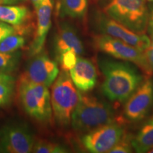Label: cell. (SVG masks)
Returning <instances> with one entry per match:
<instances>
[{
	"mask_svg": "<svg viewBox=\"0 0 153 153\" xmlns=\"http://www.w3.org/2000/svg\"><path fill=\"white\" fill-rule=\"evenodd\" d=\"M36 10L37 24L33 41L30 47L31 56L41 53L43 48L45 39L51 26V16L53 10L52 0H45Z\"/></svg>",
	"mask_w": 153,
	"mask_h": 153,
	"instance_id": "7c38bea8",
	"label": "cell"
},
{
	"mask_svg": "<svg viewBox=\"0 0 153 153\" xmlns=\"http://www.w3.org/2000/svg\"><path fill=\"white\" fill-rule=\"evenodd\" d=\"M77 57L78 55L73 51H68L62 53L58 57V60L63 71L70 72V70L75 65Z\"/></svg>",
	"mask_w": 153,
	"mask_h": 153,
	"instance_id": "44dd1931",
	"label": "cell"
},
{
	"mask_svg": "<svg viewBox=\"0 0 153 153\" xmlns=\"http://www.w3.org/2000/svg\"><path fill=\"white\" fill-rule=\"evenodd\" d=\"M148 1H150V2H153V0H148Z\"/></svg>",
	"mask_w": 153,
	"mask_h": 153,
	"instance_id": "4dcf8cb0",
	"label": "cell"
},
{
	"mask_svg": "<svg viewBox=\"0 0 153 153\" xmlns=\"http://www.w3.org/2000/svg\"><path fill=\"white\" fill-rule=\"evenodd\" d=\"M33 152L37 153H64L66 150L62 145L45 140H38L35 143L33 148Z\"/></svg>",
	"mask_w": 153,
	"mask_h": 153,
	"instance_id": "ffe728a7",
	"label": "cell"
},
{
	"mask_svg": "<svg viewBox=\"0 0 153 153\" xmlns=\"http://www.w3.org/2000/svg\"><path fill=\"white\" fill-rule=\"evenodd\" d=\"M0 150H1V149H0ZM0 151H1V150H0Z\"/></svg>",
	"mask_w": 153,
	"mask_h": 153,
	"instance_id": "1f68e13d",
	"label": "cell"
},
{
	"mask_svg": "<svg viewBox=\"0 0 153 153\" xmlns=\"http://www.w3.org/2000/svg\"><path fill=\"white\" fill-rule=\"evenodd\" d=\"M124 133L123 126L114 121L85 133L82 137V143L90 152H109L119 142Z\"/></svg>",
	"mask_w": 153,
	"mask_h": 153,
	"instance_id": "8992f818",
	"label": "cell"
},
{
	"mask_svg": "<svg viewBox=\"0 0 153 153\" xmlns=\"http://www.w3.org/2000/svg\"><path fill=\"white\" fill-rule=\"evenodd\" d=\"M116 120L112 106L102 99L79 93V99L72 114V128L87 133Z\"/></svg>",
	"mask_w": 153,
	"mask_h": 153,
	"instance_id": "7a4b0ae2",
	"label": "cell"
},
{
	"mask_svg": "<svg viewBox=\"0 0 153 153\" xmlns=\"http://www.w3.org/2000/svg\"><path fill=\"white\" fill-rule=\"evenodd\" d=\"M23 1L24 0H0V5H12Z\"/></svg>",
	"mask_w": 153,
	"mask_h": 153,
	"instance_id": "83f0119b",
	"label": "cell"
},
{
	"mask_svg": "<svg viewBox=\"0 0 153 153\" xmlns=\"http://www.w3.org/2000/svg\"><path fill=\"white\" fill-rule=\"evenodd\" d=\"M15 33L14 26L9 25L7 23L0 22V41L11 34Z\"/></svg>",
	"mask_w": 153,
	"mask_h": 153,
	"instance_id": "d4e9b609",
	"label": "cell"
},
{
	"mask_svg": "<svg viewBox=\"0 0 153 153\" xmlns=\"http://www.w3.org/2000/svg\"><path fill=\"white\" fill-rule=\"evenodd\" d=\"M133 137L129 134L124 133L119 142L109 151L111 153H128L132 152Z\"/></svg>",
	"mask_w": 153,
	"mask_h": 153,
	"instance_id": "603a6c76",
	"label": "cell"
},
{
	"mask_svg": "<svg viewBox=\"0 0 153 153\" xmlns=\"http://www.w3.org/2000/svg\"><path fill=\"white\" fill-rule=\"evenodd\" d=\"M14 82H0V106L8 104L14 94Z\"/></svg>",
	"mask_w": 153,
	"mask_h": 153,
	"instance_id": "7402d4cb",
	"label": "cell"
},
{
	"mask_svg": "<svg viewBox=\"0 0 153 153\" xmlns=\"http://www.w3.org/2000/svg\"><path fill=\"white\" fill-rule=\"evenodd\" d=\"M30 11L22 5H0V22L10 24L15 33L22 34L26 30L25 24L30 19Z\"/></svg>",
	"mask_w": 153,
	"mask_h": 153,
	"instance_id": "9a60e30c",
	"label": "cell"
},
{
	"mask_svg": "<svg viewBox=\"0 0 153 153\" xmlns=\"http://www.w3.org/2000/svg\"><path fill=\"white\" fill-rule=\"evenodd\" d=\"M51 105L56 123L62 127L71 124L72 114L79 99V92L68 72L58 74L51 88Z\"/></svg>",
	"mask_w": 153,
	"mask_h": 153,
	"instance_id": "277c9868",
	"label": "cell"
},
{
	"mask_svg": "<svg viewBox=\"0 0 153 153\" xmlns=\"http://www.w3.org/2000/svg\"><path fill=\"white\" fill-rule=\"evenodd\" d=\"M58 74L59 69L57 63L51 60L45 53L41 52L33 55L22 76L28 81L49 87L53 85Z\"/></svg>",
	"mask_w": 153,
	"mask_h": 153,
	"instance_id": "30bf717a",
	"label": "cell"
},
{
	"mask_svg": "<svg viewBox=\"0 0 153 153\" xmlns=\"http://www.w3.org/2000/svg\"><path fill=\"white\" fill-rule=\"evenodd\" d=\"M0 143L4 152L28 153L33 152L35 141L27 127L19 123H10L0 131Z\"/></svg>",
	"mask_w": 153,
	"mask_h": 153,
	"instance_id": "ba28073f",
	"label": "cell"
},
{
	"mask_svg": "<svg viewBox=\"0 0 153 153\" xmlns=\"http://www.w3.org/2000/svg\"><path fill=\"white\" fill-rule=\"evenodd\" d=\"M18 93L23 108L30 117L43 123L51 120L53 109L48 87L21 76Z\"/></svg>",
	"mask_w": 153,
	"mask_h": 153,
	"instance_id": "5b68a950",
	"label": "cell"
},
{
	"mask_svg": "<svg viewBox=\"0 0 153 153\" xmlns=\"http://www.w3.org/2000/svg\"><path fill=\"white\" fill-rule=\"evenodd\" d=\"M143 60H144V70L148 75L153 74V40L146 50L143 52Z\"/></svg>",
	"mask_w": 153,
	"mask_h": 153,
	"instance_id": "cb8c5ba5",
	"label": "cell"
},
{
	"mask_svg": "<svg viewBox=\"0 0 153 153\" xmlns=\"http://www.w3.org/2000/svg\"><path fill=\"white\" fill-rule=\"evenodd\" d=\"M149 36L151 40H153V4L150 6L148 14V28H147Z\"/></svg>",
	"mask_w": 153,
	"mask_h": 153,
	"instance_id": "484cf974",
	"label": "cell"
},
{
	"mask_svg": "<svg viewBox=\"0 0 153 153\" xmlns=\"http://www.w3.org/2000/svg\"><path fill=\"white\" fill-rule=\"evenodd\" d=\"M97 25L102 33L121 40L135 48L143 52L150 46V38L145 33H137L108 18L104 13L97 17Z\"/></svg>",
	"mask_w": 153,
	"mask_h": 153,
	"instance_id": "9c48e42d",
	"label": "cell"
},
{
	"mask_svg": "<svg viewBox=\"0 0 153 153\" xmlns=\"http://www.w3.org/2000/svg\"><path fill=\"white\" fill-rule=\"evenodd\" d=\"M94 45L96 49L114 58L129 61L144 70L143 52L121 40L102 33L94 36Z\"/></svg>",
	"mask_w": 153,
	"mask_h": 153,
	"instance_id": "52a82bcc",
	"label": "cell"
},
{
	"mask_svg": "<svg viewBox=\"0 0 153 153\" xmlns=\"http://www.w3.org/2000/svg\"><path fill=\"white\" fill-rule=\"evenodd\" d=\"M20 53H4L0 52V72L9 74L18 66Z\"/></svg>",
	"mask_w": 153,
	"mask_h": 153,
	"instance_id": "d6986e66",
	"label": "cell"
},
{
	"mask_svg": "<svg viewBox=\"0 0 153 153\" xmlns=\"http://www.w3.org/2000/svg\"><path fill=\"white\" fill-rule=\"evenodd\" d=\"M70 75L76 88L84 92L94 88L98 77L94 63L82 57H77L75 65L70 70Z\"/></svg>",
	"mask_w": 153,
	"mask_h": 153,
	"instance_id": "4fadbf2b",
	"label": "cell"
},
{
	"mask_svg": "<svg viewBox=\"0 0 153 153\" xmlns=\"http://www.w3.org/2000/svg\"><path fill=\"white\" fill-rule=\"evenodd\" d=\"M103 13L135 33L147 31L149 10L146 0H109Z\"/></svg>",
	"mask_w": 153,
	"mask_h": 153,
	"instance_id": "3957f363",
	"label": "cell"
},
{
	"mask_svg": "<svg viewBox=\"0 0 153 153\" xmlns=\"http://www.w3.org/2000/svg\"><path fill=\"white\" fill-rule=\"evenodd\" d=\"M0 82H14V79L9 74L0 72Z\"/></svg>",
	"mask_w": 153,
	"mask_h": 153,
	"instance_id": "4316f807",
	"label": "cell"
},
{
	"mask_svg": "<svg viewBox=\"0 0 153 153\" xmlns=\"http://www.w3.org/2000/svg\"><path fill=\"white\" fill-rule=\"evenodd\" d=\"M99 65L104 76L101 90L111 101L125 102L142 84L143 75L129 63L101 59Z\"/></svg>",
	"mask_w": 153,
	"mask_h": 153,
	"instance_id": "6da1fadb",
	"label": "cell"
},
{
	"mask_svg": "<svg viewBox=\"0 0 153 153\" xmlns=\"http://www.w3.org/2000/svg\"><path fill=\"white\" fill-rule=\"evenodd\" d=\"M153 101V83L146 79L129 97L124 107L126 118L138 121L144 118L150 110Z\"/></svg>",
	"mask_w": 153,
	"mask_h": 153,
	"instance_id": "8fae6325",
	"label": "cell"
},
{
	"mask_svg": "<svg viewBox=\"0 0 153 153\" xmlns=\"http://www.w3.org/2000/svg\"><path fill=\"white\" fill-rule=\"evenodd\" d=\"M26 43V39L21 34L13 33L0 41V52L12 53L22 48Z\"/></svg>",
	"mask_w": 153,
	"mask_h": 153,
	"instance_id": "ac0fdd59",
	"label": "cell"
},
{
	"mask_svg": "<svg viewBox=\"0 0 153 153\" xmlns=\"http://www.w3.org/2000/svg\"><path fill=\"white\" fill-rule=\"evenodd\" d=\"M148 152H149V153H153V147H152V148H151L150 149V150H149L148 151Z\"/></svg>",
	"mask_w": 153,
	"mask_h": 153,
	"instance_id": "f546056e",
	"label": "cell"
},
{
	"mask_svg": "<svg viewBox=\"0 0 153 153\" xmlns=\"http://www.w3.org/2000/svg\"><path fill=\"white\" fill-rule=\"evenodd\" d=\"M88 0H57V11L62 16L82 18L87 13Z\"/></svg>",
	"mask_w": 153,
	"mask_h": 153,
	"instance_id": "2e32d148",
	"label": "cell"
},
{
	"mask_svg": "<svg viewBox=\"0 0 153 153\" xmlns=\"http://www.w3.org/2000/svg\"><path fill=\"white\" fill-rule=\"evenodd\" d=\"M30 1H31V2L33 3L34 7H35V9H37L44 1H45V0H30Z\"/></svg>",
	"mask_w": 153,
	"mask_h": 153,
	"instance_id": "f1b7e54d",
	"label": "cell"
},
{
	"mask_svg": "<svg viewBox=\"0 0 153 153\" xmlns=\"http://www.w3.org/2000/svg\"><path fill=\"white\" fill-rule=\"evenodd\" d=\"M133 148L137 152H147L153 147V118L143 126L132 141Z\"/></svg>",
	"mask_w": 153,
	"mask_h": 153,
	"instance_id": "e0dca14e",
	"label": "cell"
},
{
	"mask_svg": "<svg viewBox=\"0 0 153 153\" xmlns=\"http://www.w3.org/2000/svg\"><path fill=\"white\" fill-rule=\"evenodd\" d=\"M55 49L57 57L68 51H73L78 55L85 53L83 43L74 28L68 23L59 25L55 41Z\"/></svg>",
	"mask_w": 153,
	"mask_h": 153,
	"instance_id": "5bb4252c",
	"label": "cell"
}]
</instances>
